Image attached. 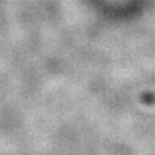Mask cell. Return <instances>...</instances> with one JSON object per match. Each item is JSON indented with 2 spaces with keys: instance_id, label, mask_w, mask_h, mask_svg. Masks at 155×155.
<instances>
[]
</instances>
